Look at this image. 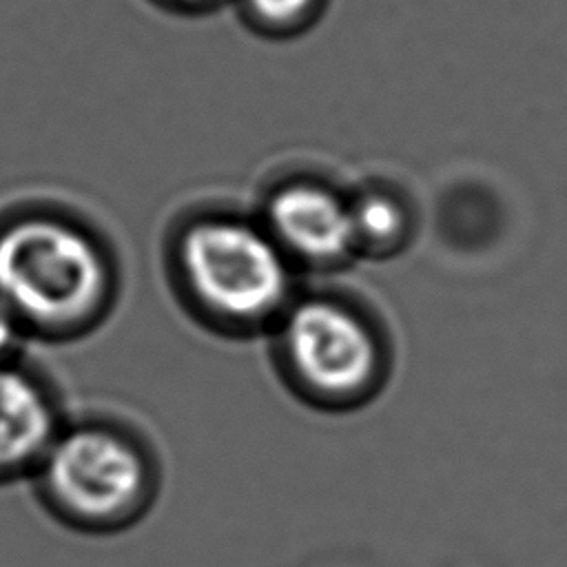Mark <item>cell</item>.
I'll list each match as a JSON object with an SVG mask.
<instances>
[{
  "instance_id": "obj_5",
  "label": "cell",
  "mask_w": 567,
  "mask_h": 567,
  "mask_svg": "<svg viewBox=\"0 0 567 567\" xmlns=\"http://www.w3.org/2000/svg\"><path fill=\"white\" fill-rule=\"evenodd\" d=\"M261 224L290 261L334 264L357 250L350 202L323 184L290 182L275 188Z\"/></svg>"
},
{
  "instance_id": "obj_8",
  "label": "cell",
  "mask_w": 567,
  "mask_h": 567,
  "mask_svg": "<svg viewBox=\"0 0 567 567\" xmlns=\"http://www.w3.org/2000/svg\"><path fill=\"white\" fill-rule=\"evenodd\" d=\"M350 208L357 248L390 246L405 228V215L390 195L370 193L350 202Z\"/></svg>"
},
{
  "instance_id": "obj_10",
  "label": "cell",
  "mask_w": 567,
  "mask_h": 567,
  "mask_svg": "<svg viewBox=\"0 0 567 567\" xmlns=\"http://www.w3.org/2000/svg\"><path fill=\"white\" fill-rule=\"evenodd\" d=\"M162 2L171 4L175 9H182V11H204V9L215 7L221 0H162Z\"/></svg>"
},
{
  "instance_id": "obj_4",
  "label": "cell",
  "mask_w": 567,
  "mask_h": 567,
  "mask_svg": "<svg viewBox=\"0 0 567 567\" xmlns=\"http://www.w3.org/2000/svg\"><path fill=\"white\" fill-rule=\"evenodd\" d=\"M277 326L279 359L306 396L348 405L377 388L381 346L354 308L332 299H306L290 303Z\"/></svg>"
},
{
  "instance_id": "obj_3",
  "label": "cell",
  "mask_w": 567,
  "mask_h": 567,
  "mask_svg": "<svg viewBox=\"0 0 567 567\" xmlns=\"http://www.w3.org/2000/svg\"><path fill=\"white\" fill-rule=\"evenodd\" d=\"M29 481L60 525L115 534L155 505L162 467L142 432L109 414H86L62 423Z\"/></svg>"
},
{
  "instance_id": "obj_2",
  "label": "cell",
  "mask_w": 567,
  "mask_h": 567,
  "mask_svg": "<svg viewBox=\"0 0 567 567\" xmlns=\"http://www.w3.org/2000/svg\"><path fill=\"white\" fill-rule=\"evenodd\" d=\"M164 270L177 303L221 334L257 332L290 306V257L261 219L233 210L199 208L175 219Z\"/></svg>"
},
{
  "instance_id": "obj_9",
  "label": "cell",
  "mask_w": 567,
  "mask_h": 567,
  "mask_svg": "<svg viewBox=\"0 0 567 567\" xmlns=\"http://www.w3.org/2000/svg\"><path fill=\"white\" fill-rule=\"evenodd\" d=\"M27 341H31L29 332L9 303L0 297V365L22 359V348Z\"/></svg>"
},
{
  "instance_id": "obj_6",
  "label": "cell",
  "mask_w": 567,
  "mask_h": 567,
  "mask_svg": "<svg viewBox=\"0 0 567 567\" xmlns=\"http://www.w3.org/2000/svg\"><path fill=\"white\" fill-rule=\"evenodd\" d=\"M66 421L53 383L24 359L0 365V485L31 478Z\"/></svg>"
},
{
  "instance_id": "obj_7",
  "label": "cell",
  "mask_w": 567,
  "mask_h": 567,
  "mask_svg": "<svg viewBox=\"0 0 567 567\" xmlns=\"http://www.w3.org/2000/svg\"><path fill=\"white\" fill-rule=\"evenodd\" d=\"M250 27L266 35L286 38L310 29L328 0H237Z\"/></svg>"
},
{
  "instance_id": "obj_1",
  "label": "cell",
  "mask_w": 567,
  "mask_h": 567,
  "mask_svg": "<svg viewBox=\"0 0 567 567\" xmlns=\"http://www.w3.org/2000/svg\"><path fill=\"white\" fill-rule=\"evenodd\" d=\"M120 290L117 255L82 215L49 202L0 215V297L31 339L66 343L91 334Z\"/></svg>"
}]
</instances>
